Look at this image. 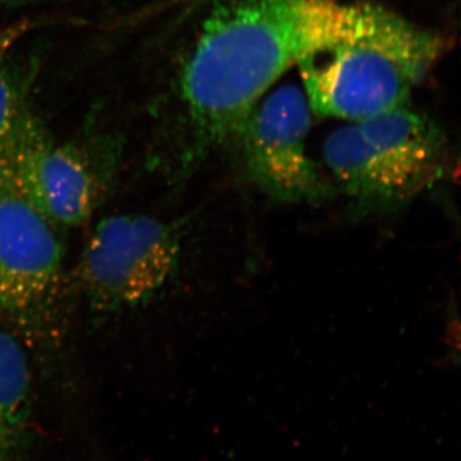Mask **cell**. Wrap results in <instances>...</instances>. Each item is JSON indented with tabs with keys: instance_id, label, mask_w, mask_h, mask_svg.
Wrapping results in <instances>:
<instances>
[{
	"instance_id": "cell-4",
	"label": "cell",
	"mask_w": 461,
	"mask_h": 461,
	"mask_svg": "<svg viewBox=\"0 0 461 461\" xmlns=\"http://www.w3.org/2000/svg\"><path fill=\"white\" fill-rule=\"evenodd\" d=\"M180 258L175 224L147 214L111 215L85 245L77 281L96 311H124L156 296L175 276Z\"/></svg>"
},
{
	"instance_id": "cell-1",
	"label": "cell",
	"mask_w": 461,
	"mask_h": 461,
	"mask_svg": "<svg viewBox=\"0 0 461 461\" xmlns=\"http://www.w3.org/2000/svg\"><path fill=\"white\" fill-rule=\"evenodd\" d=\"M375 5L344 0H223L181 75L198 154L238 140L259 100L314 51L357 35Z\"/></svg>"
},
{
	"instance_id": "cell-10",
	"label": "cell",
	"mask_w": 461,
	"mask_h": 461,
	"mask_svg": "<svg viewBox=\"0 0 461 461\" xmlns=\"http://www.w3.org/2000/svg\"><path fill=\"white\" fill-rule=\"evenodd\" d=\"M26 29L25 23H18V25L0 30V62H2L3 58L7 56L12 47L16 44L18 39L25 33Z\"/></svg>"
},
{
	"instance_id": "cell-5",
	"label": "cell",
	"mask_w": 461,
	"mask_h": 461,
	"mask_svg": "<svg viewBox=\"0 0 461 461\" xmlns=\"http://www.w3.org/2000/svg\"><path fill=\"white\" fill-rule=\"evenodd\" d=\"M8 150L0 156V308L23 335L38 339L54 320L63 247L56 224L14 181Z\"/></svg>"
},
{
	"instance_id": "cell-6",
	"label": "cell",
	"mask_w": 461,
	"mask_h": 461,
	"mask_svg": "<svg viewBox=\"0 0 461 461\" xmlns=\"http://www.w3.org/2000/svg\"><path fill=\"white\" fill-rule=\"evenodd\" d=\"M245 121L236 144L251 181L264 195L286 204H320L330 187L308 154L312 111L302 86L268 91Z\"/></svg>"
},
{
	"instance_id": "cell-7",
	"label": "cell",
	"mask_w": 461,
	"mask_h": 461,
	"mask_svg": "<svg viewBox=\"0 0 461 461\" xmlns=\"http://www.w3.org/2000/svg\"><path fill=\"white\" fill-rule=\"evenodd\" d=\"M8 166L20 189L56 226L84 224L102 198L89 160L77 149L51 141L27 112L9 147Z\"/></svg>"
},
{
	"instance_id": "cell-2",
	"label": "cell",
	"mask_w": 461,
	"mask_h": 461,
	"mask_svg": "<svg viewBox=\"0 0 461 461\" xmlns=\"http://www.w3.org/2000/svg\"><path fill=\"white\" fill-rule=\"evenodd\" d=\"M445 47L438 33L375 5L362 32L297 67L313 114L357 122L408 104Z\"/></svg>"
},
{
	"instance_id": "cell-3",
	"label": "cell",
	"mask_w": 461,
	"mask_h": 461,
	"mask_svg": "<svg viewBox=\"0 0 461 461\" xmlns=\"http://www.w3.org/2000/svg\"><path fill=\"white\" fill-rule=\"evenodd\" d=\"M330 171L357 220L408 205L442 175L445 140L429 118L402 105L330 133Z\"/></svg>"
},
{
	"instance_id": "cell-9",
	"label": "cell",
	"mask_w": 461,
	"mask_h": 461,
	"mask_svg": "<svg viewBox=\"0 0 461 461\" xmlns=\"http://www.w3.org/2000/svg\"><path fill=\"white\" fill-rule=\"evenodd\" d=\"M26 109L11 81L0 72V156L7 150Z\"/></svg>"
},
{
	"instance_id": "cell-8",
	"label": "cell",
	"mask_w": 461,
	"mask_h": 461,
	"mask_svg": "<svg viewBox=\"0 0 461 461\" xmlns=\"http://www.w3.org/2000/svg\"><path fill=\"white\" fill-rule=\"evenodd\" d=\"M32 384L26 351L0 326V461H23L32 448Z\"/></svg>"
}]
</instances>
